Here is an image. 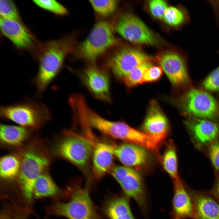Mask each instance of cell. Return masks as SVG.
<instances>
[{
    "label": "cell",
    "mask_w": 219,
    "mask_h": 219,
    "mask_svg": "<svg viewBox=\"0 0 219 219\" xmlns=\"http://www.w3.org/2000/svg\"><path fill=\"white\" fill-rule=\"evenodd\" d=\"M0 14L1 17L21 22L17 8L12 1L0 0Z\"/></svg>",
    "instance_id": "29"
},
{
    "label": "cell",
    "mask_w": 219,
    "mask_h": 219,
    "mask_svg": "<svg viewBox=\"0 0 219 219\" xmlns=\"http://www.w3.org/2000/svg\"><path fill=\"white\" fill-rule=\"evenodd\" d=\"M180 104L183 111L189 115L211 118L219 112L218 103L211 95L202 90L192 89L182 97Z\"/></svg>",
    "instance_id": "8"
},
{
    "label": "cell",
    "mask_w": 219,
    "mask_h": 219,
    "mask_svg": "<svg viewBox=\"0 0 219 219\" xmlns=\"http://www.w3.org/2000/svg\"><path fill=\"white\" fill-rule=\"evenodd\" d=\"M33 195L34 198L50 197L58 200L65 196V192L56 184L47 171L36 179L33 187Z\"/></svg>",
    "instance_id": "22"
},
{
    "label": "cell",
    "mask_w": 219,
    "mask_h": 219,
    "mask_svg": "<svg viewBox=\"0 0 219 219\" xmlns=\"http://www.w3.org/2000/svg\"><path fill=\"white\" fill-rule=\"evenodd\" d=\"M20 152L21 168L16 181L22 198L30 205L34 199L35 183L42 173L48 170L52 154L43 141L37 137L31 139Z\"/></svg>",
    "instance_id": "1"
},
{
    "label": "cell",
    "mask_w": 219,
    "mask_h": 219,
    "mask_svg": "<svg viewBox=\"0 0 219 219\" xmlns=\"http://www.w3.org/2000/svg\"><path fill=\"white\" fill-rule=\"evenodd\" d=\"M64 135L55 139L50 151L53 154L80 168L86 166L92 155L94 143L64 131Z\"/></svg>",
    "instance_id": "6"
},
{
    "label": "cell",
    "mask_w": 219,
    "mask_h": 219,
    "mask_svg": "<svg viewBox=\"0 0 219 219\" xmlns=\"http://www.w3.org/2000/svg\"><path fill=\"white\" fill-rule=\"evenodd\" d=\"M151 60V57L141 50L126 47L114 52L107 60L106 64L115 76L123 79L136 67Z\"/></svg>",
    "instance_id": "9"
},
{
    "label": "cell",
    "mask_w": 219,
    "mask_h": 219,
    "mask_svg": "<svg viewBox=\"0 0 219 219\" xmlns=\"http://www.w3.org/2000/svg\"><path fill=\"white\" fill-rule=\"evenodd\" d=\"M163 72V69L160 66L151 65L145 71L143 77L142 83L158 81L162 76Z\"/></svg>",
    "instance_id": "33"
},
{
    "label": "cell",
    "mask_w": 219,
    "mask_h": 219,
    "mask_svg": "<svg viewBox=\"0 0 219 219\" xmlns=\"http://www.w3.org/2000/svg\"><path fill=\"white\" fill-rule=\"evenodd\" d=\"M213 193L214 196L219 200V179L214 187Z\"/></svg>",
    "instance_id": "36"
},
{
    "label": "cell",
    "mask_w": 219,
    "mask_h": 219,
    "mask_svg": "<svg viewBox=\"0 0 219 219\" xmlns=\"http://www.w3.org/2000/svg\"><path fill=\"white\" fill-rule=\"evenodd\" d=\"M33 2L39 7L57 15L63 16L68 13L67 9L54 0H36Z\"/></svg>",
    "instance_id": "30"
},
{
    "label": "cell",
    "mask_w": 219,
    "mask_h": 219,
    "mask_svg": "<svg viewBox=\"0 0 219 219\" xmlns=\"http://www.w3.org/2000/svg\"><path fill=\"white\" fill-rule=\"evenodd\" d=\"M114 28L120 35L131 43L153 46L158 44L153 32L141 20L131 13L122 15Z\"/></svg>",
    "instance_id": "7"
},
{
    "label": "cell",
    "mask_w": 219,
    "mask_h": 219,
    "mask_svg": "<svg viewBox=\"0 0 219 219\" xmlns=\"http://www.w3.org/2000/svg\"><path fill=\"white\" fill-rule=\"evenodd\" d=\"M131 169L125 166H114L110 171L112 176L120 183L127 175Z\"/></svg>",
    "instance_id": "34"
},
{
    "label": "cell",
    "mask_w": 219,
    "mask_h": 219,
    "mask_svg": "<svg viewBox=\"0 0 219 219\" xmlns=\"http://www.w3.org/2000/svg\"><path fill=\"white\" fill-rule=\"evenodd\" d=\"M93 9L98 14L103 16L112 15L116 10L118 2L115 0H89Z\"/></svg>",
    "instance_id": "28"
},
{
    "label": "cell",
    "mask_w": 219,
    "mask_h": 219,
    "mask_svg": "<svg viewBox=\"0 0 219 219\" xmlns=\"http://www.w3.org/2000/svg\"><path fill=\"white\" fill-rule=\"evenodd\" d=\"M196 219H219V204L209 195L191 192Z\"/></svg>",
    "instance_id": "20"
},
{
    "label": "cell",
    "mask_w": 219,
    "mask_h": 219,
    "mask_svg": "<svg viewBox=\"0 0 219 219\" xmlns=\"http://www.w3.org/2000/svg\"><path fill=\"white\" fill-rule=\"evenodd\" d=\"M64 192L68 200H54L46 207L47 214L68 219H103L92 201L88 186L72 185Z\"/></svg>",
    "instance_id": "2"
},
{
    "label": "cell",
    "mask_w": 219,
    "mask_h": 219,
    "mask_svg": "<svg viewBox=\"0 0 219 219\" xmlns=\"http://www.w3.org/2000/svg\"><path fill=\"white\" fill-rule=\"evenodd\" d=\"M2 207L0 219H27L32 213L30 206L21 207L13 201L5 202Z\"/></svg>",
    "instance_id": "25"
},
{
    "label": "cell",
    "mask_w": 219,
    "mask_h": 219,
    "mask_svg": "<svg viewBox=\"0 0 219 219\" xmlns=\"http://www.w3.org/2000/svg\"><path fill=\"white\" fill-rule=\"evenodd\" d=\"M203 85L207 90L219 92V66L212 71L204 80Z\"/></svg>",
    "instance_id": "32"
},
{
    "label": "cell",
    "mask_w": 219,
    "mask_h": 219,
    "mask_svg": "<svg viewBox=\"0 0 219 219\" xmlns=\"http://www.w3.org/2000/svg\"><path fill=\"white\" fill-rule=\"evenodd\" d=\"M109 146L114 157L126 166H141L148 160V152L141 146L127 142Z\"/></svg>",
    "instance_id": "15"
},
{
    "label": "cell",
    "mask_w": 219,
    "mask_h": 219,
    "mask_svg": "<svg viewBox=\"0 0 219 219\" xmlns=\"http://www.w3.org/2000/svg\"><path fill=\"white\" fill-rule=\"evenodd\" d=\"M173 181L174 193L170 212L171 219H196L189 192L180 178Z\"/></svg>",
    "instance_id": "13"
},
{
    "label": "cell",
    "mask_w": 219,
    "mask_h": 219,
    "mask_svg": "<svg viewBox=\"0 0 219 219\" xmlns=\"http://www.w3.org/2000/svg\"><path fill=\"white\" fill-rule=\"evenodd\" d=\"M20 151H15L2 156L0 160V176L3 181H16L21 166Z\"/></svg>",
    "instance_id": "23"
},
{
    "label": "cell",
    "mask_w": 219,
    "mask_h": 219,
    "mask_svg": "<svg viewBox=\"0 0 219 219\" xmlns=\"http://www.w3.org/2000/svg\"><path fill=\"white\" fill-rule=\"evenodd\" d=\"M185 124L195 140L201 144L213 141L219 135V125L209 120L190 119L185 121Z\"/></svg>",
    "instance_id": "19"
},
{
    "label": "cell",
    "mask_w": 219,
    "mask_h": 219,
    "mask_svg": "<svg viewBox=\"0 0 219 219\" xmlns=\"http://www.w3.org/2000/svg\"><path fill=\"white\" fill-rule=\"evenodd\" d=\"M74 42L71 37L51 41L45 45L39 61V68L34 80L40 95L57 76L64 59L74 49Z\"/></svg>",
    "instance_id": "3"
},
{
    "label": "cell",
    "mask_w": 219,
    "mask_h": 219,
    "mask_svg": "<svg viewBox=\"0 0 219 219\" xmlns=\"http://www.w3.org/2000/svg\"><path fill=\"white\" fill-rule=\"evenodd\" d=\"M152 65L151 61H146L132 70L122 79L126 86L130 88L142 84L145 71Z\"/></svg>",
    "instance_id": "27"
},
{
    "label": "cell",
    "mask_w": 219,
    "mask_h": 219,
    "mask_svg": "<svg viewBox=\"0 0 219 219\" xmlns=\"http://www.w3.org/2000/svg\"><path fill=\"white\" fill-rule=\"evenodd\" d=\"M156 59L174 88H179L188 83L189 78L186 63L181 54L166 51L158 54Z\"/></svg>",
    "instance_id": "10"
},
{
    "label": "cell",
    "mask_w": 219,
    "mask_h": 219,
    "mask_svg": "<svg viewBox=\"0 0 219 219\" xmlns=\"http://www.w3.org/2000/svg\"><path fill=\"white\" fill-rule=\"evenodd\" d=\"M0 114L3 119L33 131L38 130L51 119L50 111L46 105L30 100L2 106Z\"/></svg>",
    "instance_id": "4"
},
{
    "label": "cell",
    "mask_w": 219,
    "mask_h": 219,
    "mask_svg": "<svg viewBox=\"0 0 219 219\" xmlns=\"http://www.w3.org/2000/svg\"><path fill=\"white\" fill-rule=\"evenodd\" d=\"M149 8L152 15L158 19H163L165 12L168 7L165 1L162 0H152L148 2Z\"/></svg>",
    "instance_id": "31"
},
{
    "label": "cell",
    "mask_w": 219,
    "mask_h": 219,
    "mask_svg": "<svg viewBox=\"0 0 219 219\" xmlns=\"http://www.w3.org/2000/svg\"><path fill=\"white\" fill-rule=\"evenodd\" d=\"M80 76L84 84L95 97L110 101L109 77L106 72L92 65L85 68Z\"/></svg>",
    "instance_id": "12"
},
{
    "label": "cell",
    "mask_w": 219,
    "mask_h": 219,
    "mask_svg": "<svg viewBox=\"0 0 219 219\" xmlns=\"http://www.w3.org/2000/svg\"><path fill=\"white\" fill-rule=\"evenodd\" d=\"M142 127L144 133L158 145L168 136L170 131L168 120L156 100L150 102Z\"/></svg>",
    "instance_id": "11"
},
{
    "label": "cell",
    "mask_w": 219,
    "mask_h": 219,
    "mask_svg": "<svg viewBox=\"0 0 219 219\" xmlns=\"http://www.w3.org/2000/svg\"><path fill=\"white\" fill-rule=\"evenodd\" d=\"M114 30V26L107 21L97 22L76 49L77 56L85 61L94 62L100 56L117 43Z\"/></svg>",
    "instance_id": "5"
},
{
    "label": "cell",
    "mask_w": 219,
    "mask_h": 219,
    "mask_svg": "<svg viewBox=\"0 0 219 219\" xmlns=\"http://www.w3.org/2000/svg\"><path fill=\"white\" fill-rule=\"evenodd\" d=\"M209 155L211 162L216 169L219 171V143L212 144L209 148Z\"/></svg>",
    "instance_id": "35"
},
{
    "label": "cell",
    "mask_w": 219,
    "mask_h": 219,
    "mask_svg": "<svg viewBox=\"0 0 219 219\" xmlns=\"http://www.w3.org/2000/svg\"><path fill=\"white\" fill-rule=\"evenodd\" d=\"M129 199L124 194L108 197L103 205L104 213L109 219H136L132 211Z\"/></svg>",
    "instance_id": "21"
},
{
    "label": "cell",
    "mask_w": 219,
    "mask_h": 219,
    "mask_svg": "<svg viewBox=\"0 0 219 219\" xmlns=\"http://www.w3.org/2000/svg\"><path fill=\"white\" fill-rule=\"evenodd\" d=\"M119 183L124 194L129 198L133 199L142 213L146 215L148 208V194L140 173L131 168Z\"/></svg>",
    "instance_id": "14"
},
{
    "label": "cell",
    "mask_w": 219,
    "mask_h": 219,
    "mask_svg": "<svg viewBox=\"0 0 219 219\" xmlns=\"http://www.w3.org/2000/svg\"><path fill=\"white\" fill-rule=\"evenodd\" d=\"M30 129L20 126L1 124L0 141L3 147L15 151L23 148L30 141Z\"/></svg>",
    "instance_id": "16"
},
{
    "label": "cell",
    "mask_w": 219,
    "mask_h": 219,
    "mask_svg": "<svg viewBox=\"0 0 219 219\" xmlns=\"http://www.w3.org/2000/svg\"><path fill=\"white\" fill-rule=\"evenodd\" d=\"M162 164L165 170L173 180L179 177L178 172V162L175 146L172 141L167 143L162 158Z\"/></svg>",
    "instance_id": "24"
},
{
    "label": "cell",
    "mask_w": 219,
    "mask_h": 219,
    "mask_svg": "<svg viewBox=\"0 0 219 219\" xmlns=\"http://www.w3.org/2000/svg\"><path fill=\"white\" fill-rule=\"evenodd\" d=\"M0 28L3 34L17 47L26 48L31 44L32 38L21 22L1 17Z\"/></svg>",
    "instance_id": "18"
},
{
    "label": "cell",
    "mask_w": 219,
    "mask_h": 219,
    "mask_svg": "<svg viewBox=\"0 0 219 219\" xmlns=\"http://www.w3.org/2000/svg\"><path fill=\"white\" fill-rule=\"evenodd\" d=\"M163 19L169 25L173 26H180L189 20L187 12L184 9L173 6H168Z\"/></svg>",
    "instance_id": "26"
},
{
    "label": "cell",
    "mask_w": 219,
    "mask_h": 219,
    "mask_svg": "<svg viewBox=\"0 0 219 219\" xmlns=\"http://www.w3.org/2000/svg\"><path fill=\"white\" fill-rule=\"evenodd\" d=\"M92 170L95 178L99 179L113 167L114 156L108 144L94 143Z\"/></svg>",
    "instance_id": "17"
}]
</instances>
